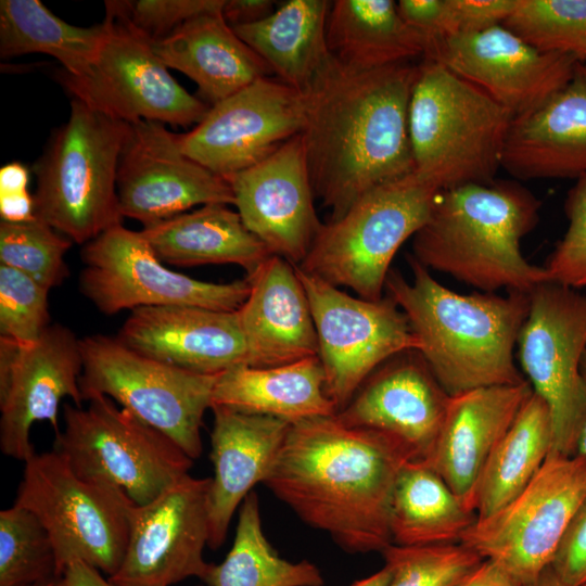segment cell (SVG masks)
Segmentation results:
<instances>
[{"label":"cell","mask_w":586,"mask_h":586,"mask_svg":"<svg viewBox=\"0 0 586 586\" xmlns=\"http://www.w3.org/2000/svg\"><path fill=\"white\" fill-rule=\"evenodd\" d=\"M306 103V94L263 77L211 105L177 141L187 156L228 180L302 133Z\"/></svg>","instance_id":"obj_16"},{"label":"cell","mask_w":586,"mask_h":586,"mask_svg":"<svg viewBox=\"0 0 586 586\" xmlns=\"http://www.w3.org/2000/svg\"><path fill=\"white\" fill-rule=\"evenodd\" d=\"M1 220L24 221L35 217V203L27 190L15 193H0Z\"/></svg>","instance_id":"obj_48"},{"label":"cell","mask_w":586,"mask_h":586,"mask_svg":"<svg viewBox=\"0 0 586 586\" xmlns=\"http://www.w3.org/2000/svg\"><path fill=\"white\" fill-rule=\"evenodd\" d=\"M208 547L219 548L230 521L257 483H264L291 423L264 415L212 406Z\"/></svg>","instance_id":"obj_26"},{"label":"cell","mask_w":586,"mask_h":586,"mask_svg":"<svg viewBox=\"0 0 586 586\" xmlns=\"http://www.w3.org/2000/svg\"><path fill=\"white\" fill-rule=\"evenodd\" d=\"M105 20L109 31L89 72L56 75L72 99L128 124L196 125L209 106L177 82L145 35L107 8Z\"/></svg>","instance_id":"obj_12"},{"label":"cell","mask_w":586,"mask_h":586,"mask_svg":"<svg viewBox=\"0 0 586 586\" xmlns=\"http://www.w3.org/2000/svg\"><path fill=\"white\" fill-rule=\"evenodd\" d=\"M15 504L35 513L49 533L60 576L76 560L107 577L120 566L132 501L118 487L78 476L55 449L25 462Z\"/></svg>","instance_id":"obj_9"},{"label":"cell","mask_w":586,"mask_h":586,"mask_svg":"<svg viewBox=\"0 0 586 586\" xmlns=\"http://www.w3.org/2000/svg\"><path fill=\"white\" fill-rule=\"evenodd\" d=\"M532 393L526 380L449 397L434 448L424 462L470 509L473 510L474 488L488 457Z\"/></svg>","instance_id":"obj_25"},{"label":"cell","mask_w":586,"mask_h":586,"mask_svg":"<svg viewBox=\"0 0 586 586\" xmlns=\"http://www.w3.org/2000/svg\"><path fill=\"white\" fill-rule=\"evenodd\" d=\"M330 8L327 0H289L265 20L232 29L279 80L306 94L331 58Z\"/></svg>","instance_id":"obj_31"},{"label":"cell","mask_w":586,"mask_h":586,"mask_svg":"<svg viewBox=\"0 0 586 586\" xmlns=\"http://www.w3.org/2000/svg\"><path fill=\"white\" fill-rule=\"evenodd\" d=\"M80 352L84 400L107 396L171 438L192 460L201 456L203 417L219 374L166 365L103 334L80 339Z\"/></svg>","instance_id":"obj_10"},{"label":"cell","mask_w":586,"mask_h":586,"mask_svg":"<svg viewBox=\"0 0 586 586\" xmlns=\"http://www.w3.org/2000/svg\"><path fill=\"white\" fill-rule=\"evenodd\" d=\"M49 533L30 510L0 512V586H31L60 578Z\"/></svg>","instance_id":"obj_37"},{"label":"cell","mask_w":586,"mask_h":586,"mask_svg":"<svg viewBox=\"0 0 586 586\" xmlns=\"http://www.w3.org/2000/svg\"><path fill=\"white\" fill-rule=\"evenodd\" d=\"M225 0L105 1V8L127 20L152 42L167 37L186 22L221 12Z\"/></svg>","instance_id":"obj_43"},{"label":"cell","mask_w":586,"mask_h":586,"mask_svg":"<svg viewBox=\"0 0 586 586\" xmlns=\"http://www.w3.org/2000/svg\"><path fill=\"white\" fill-rule=\"evenodd\" d=\"M212 477L187 474L145 505L128 510V542L120 566L107 577L117 586H170L204 579L208 569V492Z\"/></svg>","instance_id":"obj_18"},{"label":"cell","mask_w":586,"mask_h":586,"mask_svg":"<svg viewBox=\"0 0 586 586\" xmlns=\"http://www.w3.org/2000/svg\"><path fill=\"white\" fill-rule=\"evenodd\" d=\"M409 460L393 436L317 417L290 425L263 484L346 552H381L392 544L390 500Z\"/></svg>","instance_id":"obj_2"},{"label":"cell","mask_w":586,"mask_h":586,"mask_svg":"<svg viewBox=\"0 0 586 586\" xmlns=\"http://www.w3.org/2000/svg\"><path fill=\"white\" fill-rule=\"evenodd\" d=\"M324 382L318 356L268 368L240 365L218 375L212 406L270 416L291 424L334 416L336 408Z\"/></svg>","instance_id":"obj_29"},{"label":"cell","mask_w":586,"mask_h":586,"mask_svg":"<svg viewBox=\"0 0 586 586\" xmlns=\"http://www.w3.org/2000/svg\"><path fill=\"white\" fill-rule=\"evenodd\" d=\"M550 566L571 586L586 583V496L571 521Z\"/></svg>","instance_id":"obj_44"},{"label":"cell","mask_w":586,"mask_h":586,"mask_svg":"<svg viewBox=\"0 0 586 586\" xmlns=\"http://www.w3.org/2000/svg\"><path fill=\"white\" fill-rule=\"evenodd\" d=\"M72 241L38 217L0 222V264L52 289L68 276L64 256Z\"/></svg>","instance_id":"obj_39"},{"label":"cell","mask_w":586,"mask_h":586,"mask_svg":"<svg viewBox=\"0 0 586 586\" xmlns=\"http://www.w3.org/2000/svg\"><path fill=\"white\" fill-rule=\"evenodd\" d=\"M476 521L448 484L424 461L409 460L392 492L388 528L392 544L426 546L460 543Z\"/></svg>","instance_id":"obj_33"},{"label":"cell","mask_w":586,"mask_h":586,"mask_svg":"<svg viewBox=\"0 0 586 586\" xmlns=\"http://www.w3.org/2000/svg\"><path fill=\"white\" fill-rule=\"evenodd\" d=\"M513 118L479 86L424 59L408 114L415 173L441 191L494 181Z\"/></svg>","instance_id":"obj_5"},{"label":"cell","mask_w":586,"mask_h":586,"mask_svg":"<svg viewBox=\"0 0 586 586\" xmlns=\"http://www.w3.org/2000/svg\"><path fill=\"white\" fill-rule=\"evenodd\" d=\"M581 586H586V583L582 584Z\"/></svg>","instance_id":"obj_56"},{"label":"cell","mask_w":586,"mask_h":586,"mask_svg":"<svg viewBox=\"0 0 586 586\" xmlns=\"http://www.w3.org/2000/svg\"><path fill=\"white\" fill-rule=\"evenodd\" d=\"M449 395L418 351L399 353L377 368L336 413L345 425L395 437L425 461L437 440Z\"/></svg>","instance_id":"obj_22"},{"label":"cell","mask_w":586,"mask_h":586,"mask_svg":"<svg viewBox=\"0 0 586 586\" xmlns=\"http://www.w3.org/2000/svg\"><path fill=\"white\" fill-rule=\"evenodd\" d=\"M418 69L411 62L357 69L331 55L306 93L302 136L329 221L370 189L415 171L408 114Z\"/></svg>","instance_id":"obj_1"},{"label":"cell","mask_w":586,"mask_h":586,"mask_svg":"<svg viewBox=\"0 0 586 586\" xmlns=\"http://www.w3.org/2000/svg\"><path fill=\"white\" fill-rule=\"evenodd\" d=\"M246 278L250 292L237 310L246 365L268 368L318 356L313 314L295 265L271 255Z\"/></svg>","instance_id":"obj_24"},{"label":"cell","mask_w":586,"mask_h":586,"mask_svg":"<svg viewBox=\"0 0 586 586\" xmlns=\"http://www.w3.org/2000/svg\"><path fill=\"white\" fill-rule=\"evenodd\" d=\"M109 31L107 21L91 27L68 24L39 0L0 1V56L43 53L63 71L84 76L94 63Z\"/></svg>","instance_id":"obj_35"},{"label":"cell","mask_w":586,"mask_h":586,"mask_svg":"<svg viewBox=\"0 0 586 586\" xmlns=\"http://www.w3.org/2000/svg\"><path fill=\"white\" fill-rule=\"evenodd\" d=\"M29 170L18 162L5 164L0 169V193H15L27 190Z\"/></svg>","instance_id":"obj_50"},{"label":"cell","mask_w":586,"mask_h":586,"mask_svg":"<svg viewBox=\"0 0 586 586\" xmlns=\"http://www.w3.org/2000/svg\"><path fill=\"white\" fill-rule=\"evenodd\" d=\"M275 10L272 0H225L221 15L231 27H237L263 21Z\"/></svg>","instance_id":"obj_46"},{"label":"cell","mask_w":586,"mask_h":586,"mask_svg":"<svg viewBox=\"0 0 586 586\" xmlns=\"http://www.w3.org/2000/svg\"><path fill=\"white\" fill-rule=\"evenodd\" d=\"M520 0H449L455 35L471 34L502 24Z\"/></svg>","instance_id":"obj_45"},{"label":"cell","mask_w":586,"mask_h":586,"mask_svg":"<svg viewBox=\"0 0 586 586\" xmlns=\"http://www.w3.org/2000/svg\"><path fill=\"white\" fill-rule=\"evenodd\" d=\"M49 291L26 273L0 264V337L37 341L50 326Z\"/></svg>","instance_id":"obj_41"},{"label":"cell","mask_w":586,"mask_h":586,"mask_svg":"<svg viewBox=\"0 0 586 586\" xmlns=\"http://www.w3.org/2000/svg\"><path fill=\"white\" fill-rule=\"evenodd\" d=\"M115 337L143 356L196 373L220 374L246 365L237 310L139 307L131 310Z\"/></svg>","instance_id":"obj_23"},{"label":"cell","mask_w":586,"mask_h":586,"mask_svg":"<svg viewBox=\"0 0 586 586\" xmlns=\"http://www.w3.org/2000/svg\"><path fill=\"white\" fill-rule=\"evenodd\" d=\"M517 345L527 381L551 415V450L574 456L586 411L581 375L586 353V294L551 281L535 286Z\"/></svg>","instance_id":"obj_15"},{"label":"cell","mask_w":586,"mask_h":586,"mask_svg":"<svg viewBox=\"0 0 586 586\" xmlns=\"http://www.w3.org/2000/svg\"><path fill=\"white\" fill-rule=\"evenodd\" d=\"M440 192L415 171L370 189L339 219L323 224L298 267L359 297L380 300L392 259L425 224Z\"/></svg>","instance_id":"obj_7"},{"label":"cell","mask_w":586,"mask_h":586,"mask_svg":"<svg viewBox=\"0 0 586 586\" xmlns=\"http://www.w3.org/2000/svg\"><path fill=\"white\" fill-rule=\"evenodd\" d=\"M392 577V572L388 566L384 565L380 571L374 574L359 579L351 586H388Z\"/></svg>","instance_id":"obj_52"},{"label":"cell","mask_w":586,"mask_h":586,"mask_svg":"<svg viewBox=\"0 0 586 586\" xmlns=\"http://www.w3.org/2000/svg\"><path fill=\"white\" fill-rule=\"evenodd\" d=\"M87 402L64 405L54 443L78 476L118 487L142 506L189 474L193 460L171 438L107 396Z\"/></svg>","instance_id":"obj_8"},{"label":"cell","mask_w":586,"mask_h":586,"mask_svg":"<svg viewBox=\"0 0 586 586\" xmlns=\"http://www.w3.org/2000/svg\"><path fill=\"white\" fill-rule=\"evenodd\" d=\"M80 340L68 328L50 324L29 344L0 337V448L26 462L36 451L30 429L49 421L60 436L59 406L71 397L80 407Z\"/></svg>","instance_id":"obj_17"},{"label":"cell","mask_w":586,"mask_h":586,"mask_svg":"<svg viewBox=\"0 0 586 586\" xmlns=\"http://www.w3.org/2000/svg\"><path fill=\"white\" fill-rule=\"evenodd\" d=\"M228 181L246 228L272 255L298 266L323 227L314 206L302 133Z\"/></svg>","instance_id":"obj_21"},{"label":"cell","mask_w":586,"mask_h":586,"mask_svg":"<svg viewBox=\"0 0 586 586\" xmlns=\"http://www.w3.org/2000/svg\"><path fill=\"white\" fill-rule=\"evenodd\" d=\"M579 68L582 71V73L586 76V61L584 63L579 64Z\"/></svg>","instance_id":"obj_55"},{"label":"cell","mask_w":586,"mask_h":586,"mask_svg":"<svg viewBox=\"0 0 586 586\" xmlns=\"http://www.w3.org/2000/svg\"><path fill=\"white\" fill-rule=\"evenodd\" d=\"M130 128L72 99L67 122L34 166L35 216L79 244L122 224L117 174Z\"/></svg>","instance_id":"obj_6"},{"label":"cell","mask_w":586,"mask_h":586,"mask_svg":"<svg viewBox=\"0 0 586 586\" xmlns=\"http://www.w3.org/2000/svg\"><path fill=\"white\" fill-rule=\"evenodd\" d=\"M327 42L332 56L357 69H373L425 56L430 42L400 16L393 0L331 2Z\"/></svg>","instance_id":"obj_32"},{"label":"cell","mask_w":586,"mask_h":586,"mask_svg":"<svg viewBox=\"0 0 586 586\" xmlns=\"http://www.w3.org/2000/svg\"><path fill=\"white\" fill-rule=\"evenodd\" d=\"M552 448V421L534 392L488 457L473 493L476 519L487 518L515 498L533 480Z\"/></svg>","instance_id":"obj_34"},{"label":"cell","mask_w":586,"mask_h":586,"mask_svg":"<svg viewBox=\"0 0 586 586\" xmlns=\"http://www.w3.org/2000/svg\"><path fill=\"white\" fill-rule=\"evenodd\" d=\"M199 586H201V585H199Z\"/></svg>","instance_id":"obj_57"},{"label":"cell","mask_w":586,"mask_h":586,"mask_svg":"<svg viewBox=\"0 0 586 586\" xmlns=\"http://www.w3.org/2000/svg\"><path fill=\"white\" fill-rule=\"evenodd\" d=\"M527 586H571L563 582L558 574L548 566L533 583Z\"/></svg>","instance_id":"obj_53"},{"label":"cell","mask_w":586,"mask_h":586,"mask_svg":"<svg viewBox=\"0 0 586 586\" xmlns=\"http://www.w3.org/2000/svg\"><path fill=\"white\" fill-rule=\"evenodd\" d=\"M502 25L542 51L586 61V0H520Z\"/></svg>","instance_id":"obj_38"},{"label":"cell","mask_w":586,"mask_h":586,"mask_svg":"<svg viewBox=\"0 0 586 586\" xmlns=\"http://www.w3.org/2000/svg\"><path fill=\"white\" fill-rule=\"evenodd\" d=\"M501 168L521 180L586 175V76L579 65L565 87L513 118Z\"/></svg>","instance_id":"obj_27"},{"label":"cell","mask_w":586,"mask_h":586,"mask_svg":"<svg viewBox=\"0 0 586 586\" xmlns=\"http://www.w3.org/2000/svg\"><path fill=\"white\" fill-rule=\"evenodd\" d=\"M31 586H64V584H63V578L60 577V578H55L47 583L36 584Z\"/></svg>","instance_id":"obj_54"},{"label":"cell","mask_w":586,"mask_h":586,"mask_svg":"<svg viewBox=\"0 0 586 586\" xmlns=\"http://www.w3.org/2000/svg\"><path fill=\"white\" fill-rule=\"evenodd\" d=\"M208 586H322L319 569L307 560L290 562L272 548L262 527L259 500L249 493L240 506L233 545L219 564L209 563Z\"/></svg>","instance_id":"obj_36"},{"label":"cell","mask_w":586,"mask_h":586,"mask_svg":"<svg viewBox=\"0 0 586 586\" xmlns=\"http://www.w3.org/2000/svg\"><path fill=\"white\" fill-rule=\"evenodd\" d=\"M540 202L517 181L494 180L442 190L412 237L411 255L426 267L485 293H530L548 281L521 240L538 224Z\"/></svg>","instance_id":"obj_4"},{"label":"cell","mask_w":586,"mask_h":586,"mask_svg":"<svg viewBox=\"0 0 586 586\" xmlns=\"http://www.w3.org/2000/svg\"><path fill=\"white\" fill-rule=\"evenodd\" d=\"M458 586H523L500 565L484 560Z\"/></svg>","instance_id":"obj_47"},{"label":"cell","mask_w":586,"mask_h":586,"mask_svg":"<svg viewBox=\"0 0 586 586\" xmlns=\"http://www.w3.org/2000/svg\"><path fill=\"white\" fill-rule=\"evenodd\" d=\"M140 231L162 263L180 267L234 264L250 276L272 255L226 204H206Z\"/></svg>","instance_id":"obj_30"},{"label":"cell","mask_w":586,"mask_h":586,"mask_svg":"<svg viewBox=\"0 0 586 586\" xmlns=\"http://www.w3.org/2000/svg\"><path fill=\"white\" fill-rule=\"evenodd\" d=\"M295 267L313 314L326 392L337 413L377 368L399 353L419 351L420 341L391 296L354 297Z\"/></svg>","instance_id":"obj_13"},{"label":"cell","mask_w":586,"mask_h":586,"mask_svg":"<svg viewBox=\"0 0 586 586\" xmlns=\"http://www.w3.org/2000/svg\"><path fill=\"white\" fill-rule=\"evenodd\" d=\"M62 578L64 586H117L99 570L80 560L69 563Z\"/></svg>","instance_id":"obj_49"},{"label":"cell","mask_w":586,"mask_h":586,"mask_svg":"<svg viewBox=\"0 0 586 586\" xmlns=\"http://www.w3.org/2000/svg\"><path fill=\"white\" fill-rule=\"evenodd\" d=\"M423 59L437 61L479 86L514 117L565 87L581 64L569 55L537 49L502 24L435 40Z\"/></svg>","instance_id":"obj_20"},{"label":"cell","mask_w":586,"mask_h":586,"mask_svg":"<svg viewBox=\"0 0 586 586\" xmlns=\"http://www.w3.org/2000/svg\"><path fill=\"white\" fill-rule=\"evenodd\" d=\"M152 47L168 68L192 79L212 105L272 73L221 12L196 16Z\"/></svg>","instance_id":"obj_28"},{"label":"cell","mask_w":586,"mask_h":586,"mask_svg":"<svg viewBox=\"0 0 586 586\" xmlns=\"http://www.w3.org/2000/svg\"><path fill=\"white\" fill-rule=\"evenodd\" d=\"M412 278L391 269L384 289L406 315L420 354L449 395L526 381L513 351L530 309V293L460 294L408 257Z\"/></svg>","instance_id":"obj_3"},{"label":"cell","mask_w":586,"mask_h":586,"mask_svg":"<svg viewBox=\"0 0 586 586\" xmlns=\"http://www.w3.org/2000/svg\"><path fill=\"white\" fill-rule=\"evenodd\" d=\"M564 209L568 229L543 267L548 281L578 290L586 288V175L569 191Z\"/></svg>","instance_id":"obj_42"},{"label":"cell","mask_w":586,"mask_h":586,"mask_svg":"<svg viewBox=\"0 0 586 586\" xmlns=\"http://www.w3.org/2000/svg\"><path fill=\"white\" fill-rule=\"evenodd\" d=\"M586 496V459L550 451L528 485L494 514L476 519L460 543L523 586L548 566Z\"/></svg>","instance_id":"obj_11"},{"label":"cell","mask_w":586,"mask_h":586,"mask_svg":"<svg viewBox=\"0 0 586 586\" xmlns=\"http://www.w3.org/2000/svg\"><path fill=\"white\" fill-rule=\"evenodd\" d=\"M80 257V292L105 315L168 305L235 311L250 292L247 278L216 283L168 269L141 231L122 224L86 243Z\"/></svg>","instance_id":"obj_14"},{"label":"cell","mask_w":586,"mask_h":586,"mask_svg":"<svg viewBox=\"0 0 586 586\" xmlns=\"http://www.w3.org/2000/svg\"><path fill=\"white\" fill-rule=\"evenodd\" d=\"M381 553L392 572L388 586H458L484 561L461 543L391 544Z\"/></svg>","instance_id":"obj_40"},{"label":"cell","mask_w":586,"mask_h":586,"mask_svg":"<svg viewBox=\"0 0 586 586\" xmlns=\"http://www.w3.org/2000/svg\"><path fill=\"white\" fill-rule=\"evenodd\" d=\"M581 375L583 380V386L586 398V353L584 354L582 366H581ZM574 456H579L586 459V411L584 420L579 430V434L576 442Z\"/></svg>","instance_id":"obj_51"},{"label":"cell","mask_w":586,"mask_h":586,"mask_svg":"<svg viewBox=\"0 0 586 586\" xmlns=\"http://www.w3.org/2000/svg\"><path fill=\"white\" fill-rule=\"evenodd\" d=\"M117 174L123 217L155 225L196 205L234 204L229 181L191 160L164 124H130Z\"/></svg>","instance_id":"obj_19"}]
</instances>
